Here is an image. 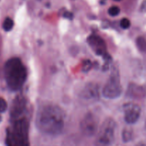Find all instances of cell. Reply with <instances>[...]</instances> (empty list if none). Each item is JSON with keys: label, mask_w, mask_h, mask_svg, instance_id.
Instances as JSON below:
<instances>
[{"label": "cell", "mask_w": 146, "mask_h": 146, "mask_svg": "<svg viewBox=\"0 0 146 146\" xmlns=\"http://www.w3.org/2000/svg\"><path fill=\"white\" fill-rule=\"evenodd\" d=\"M122 86L118 68L115 66L112 67L111 75L102 91V95L108 99H115L121 96Z\"/></svg>", "instance_id": "277c9868"}, {"label": "cell", "mask_w": 146, "mask_h": 146, "mask_svg": "<svg viewBox=\"0 0 146 146\" xmlns=\"http://www.w3.org/2000/svg\"><path fill=\"white\" fill-rule=\"evenodd\" d=\"M14 25V21L9 17H7L3 22L2 27L3 29L5 31H10L13 29Z\"/></svg>", "instance_id": "4fadbf2b"}, {"label": "cell", "mask_w": 146, "mask_h": 146, "mask_svg": "<svg viewBox=\"0 0 146 146\" xmlns=\"http://www.w3.org/2000/svg\"><path fill=\"white\" fill-rule=\"evenodd\" d=\"M99 121L96 113L88 112L84 115L80 124L81 131L85 135L88 137L94 136L98 129Z\"/></svg>", "instance_id": "8992f818"}, {"label": "cell", "mask_w": 146, "mask_h": 146, "mask_svg": "<svg viewBox=\"0 0 146 146\" xmlns=\"http://www.w3.org/2000/svg\"><path fill=\"white\" fill-rule=\"evenodd\" d=\"M91 68V62L89 60H86L84 61V66H83V71L88 72Z\"/></svg>", "instance_id": "ac0fdd59"}, {"label": "cell", "mask_w": 146, "mask_h": 146, "mask_svg": "<svg viewBox=\"0 0 146 146\" xmlns=\"http://www.w3.org/2000/svg\"><path fill=\"white\" fill-rule=\"evenodd\" d=\"M4 78L7 86L10 90H19L25 83L27 77V68L21 60L14 57L6 62L4 65Z\"/></svg>", "instance_id": "7a4b0ae2"}, {"label": "cell", "mask_w": 146, "mask_h": 146, "mask_svg": "<svg viewBox=\"0 0 146 146\" xmlns=\"http://www.w3.org/2000/svg\"><path fill=\"white\" fill-rule=\"evenodd\" d=\"M136 146H146V142H141L138 143Z\"/></svg>", "instance_id": "44dd1931"}, {"label": "cell", "mask_w": 146, "mask_h": 146, "mask_svg": "<svg viewBox=\"0 0 146 146\" xmlns=\"http://www.w3.org/2000/svg\"><path fill=\"white\" fill-rule=\"evenodd\" d=\"M136 45L141 52H146V40L142 36L138 37L136 39Z\"/></svg>", "instance_id": "5bb4252c"}, {"label": "cell", "mask_w": 146, "mask_h": 146, "mask_svg": "<svg viewBox=\"0 0 146 146\" xmlns=\"http://www.w3.org/2000/svg\"><path fill=\"white\" fill-rule=\"evenodd\" d=\"M63 17L66 19H72L74 16H73L72 13L70 12V11H66L64 13V14H63Z\"/></svg>", "instance_id": "d6986e66"}, {"label": "cell", "mask_w": 146, "mask_h": 146, "mask_svg": "<svg viewBox=\"0 0 146 146\" xmlns=\"http://www.w3.org/2000/svg\"><path fill=\"white\" fill-rule=\"evenodd\" d=\"M120 26L123 29H128L130 27H131V21L128 19L123 18L121 20L120 22Z\"/></svg>", "instance_id": "2e32d148"}, {"label": "cell", "mask_w": 146, "mask_h": 146, "mask_svg": "<svg viewBox=\"0 0 146 146\" xmlns=\"http://www.w3.org/2000/svg\"><path fill=\"white\" fill-rule=\"evenodd\" d=\"M81 97L86 101H96L99 98V88L95 84L86 85L81 93Z\"/></svg>", "instance_id": "9c48e42d"}, {"label": "cell", "mask_w": 146, "mask_h": 146, "mask_svg": "<svg viewBox=\"0 0 146 146\" xmlns=\"http://www.w3.org/2000/svg\"><path fill=\"white\" fill-rule=\"evenodd\" d=\"M124 119L128 124H134L139 120L141 113V107L134 103H127L123 105Z\"/></svg>", "instance_id": "ba28073f"}, {"label": "cell", "mask_w": 146, "mask_h": 146, "mask_svg": "<svg viewBox=\"0 0 146 146\" xmlns=\"http://www.w3.org/2000/svg\"><path fill=\"white\" fill-rule=\"evenodd\" d=\"M120 11L121 10H120L119 7H117V6H113L108 9V13L111 17H116L120 14Z\"/></svg>", "instance_id": "9a60e30c"}, {"label": "cell", "mask_w": 146, "mask_h": 146, "mask_svg": "<svg viewBox=\"0 0 146 146\" xmlns=\"http://www.w3.org/2000/svg\"><path fill=\"white\" fill-rule=\"evenodd\" d=\"M35 123L37 129L42 133L57 135L64 128L65 115L59 106L54 104H47L38 110Z\"/></svg>", "instance_id": "6da1fadb"}, {"label": "cell", "mask_w": 146, "mask_h": 146, "mask_svg": "<svg viewBox=\"0 0 146 146\" xmlns=\"http://www.w3.org/2000/svg\"><path fill=\"white\" fill-rule=\"evenodd\" d=\"M141 10L143 11H146V0L143 1L142 6H141Z\"/></svg>", "instance_id": "ffe728a7"}, {"label": "cell", "mask_w": 146, "mask_h": 146, "mask_svg": "<svg viewBox=\"0 0 146 146\" xmlns=\"http://www.w3.org/2000/svg\"><path fill=\"white\" fill-rule=\"evenodd\" d=\"M88 44L97 55L101 56L106 61H111V58L106 52V45L101 37L97 35H91L87 39Z\"/></svg>", "instance_id": "52a82bcc"}, {"label": "cell", "mask_w": 146, "mask_h": 146, "mask_svg": "<svg viewBox=\"0 0 146 146\" xmlns=\"http://www.w3.org/2000/svg\"><path fill=\"white\" fill-rule=\"evenodd\" d=\"M115 1H121V0H115Z\"/></svg>", "instance_id": "603a6c76"}, {"label": "cell", "mask_w": 146, "mask_h": 146, "mask_svg": "<svg viewBox=\"0 0 146 146\" xmlns=\"http://www.w3.org/2000/svg\"><path fill=\"white\" fill-rule=\"evenodd\" d=\"M133 137V132L130 128H125L123 131L122 133V139L123 141L125 143L130 142L132 141Z\"/></svg>", "instance_id": "7c38bea8"}, {"label": "cell", "mask_w": 146, "mask_h": 146, "mask_svg": "<svg viewBox=\"0 0 146 146\" xmlns=\"http://www.w3.org/2000/svg\"><path fill=\"white\" fill-rule=\"evenodd\" d=\"M8 146L28 145V123L27 119H17L7 134Z\"/></svg>", "instance_id": "3957f363"}, {"label": "cell", "mask_w": 146, "mask_h": 146, "mask_svg": "<svg viewBox=\"0 0 146 146\" xmlns=\"http://www.w3.org/2000/svg\"><path fill=\"white\" fill-rule=\"evenodd\" d=\"M26 101L23 97H17L13 103L12 108L11 109V118H16L22 114L23 111L25 109Z\"/></svg>", "instance_id": "30bf717a"}, {"label": "cell", "mask_w": 146, "mask_h": 146, "mask_svg": "<svg viewBox=\"0 0 146 146\" xmlns=\"http://www.w3.org/2000/svg\"><path fill=\"white\" fill-rule=\"evenodd\" d=\"M116 123L113 118H106L101 124L96 139V146H109L115 138Z\"/></svg>", "instance_id": "5b68a950"}, {"label": "cell", "mask_w": 146, "mask_h": 146, "mask_svg": "<svg viewBox=\"0 0 146 146\" xmlns=\"http://www.w3.org/2000/svg\"><path fill=\"white\" fill-rule=\"evenodd\" d=\"M1 121H2V118H1V116L0 115V123L1 122Z\"/></svg>", "instance_id": "7402d4cb"}, {"label": "cell", "mask_w": 146, "mask_h": 146, "mask_svg": "<svg viewBox=\"0 0 146 146\" xmlns=\"http://www.w3.org/2000/svg\"><path fill=\"white\" fill-rule=\"evenodd\" d=\"M7 107H8V105L5 99L0 97V113L5 112L7 109Z\"/></svg>", "instance_id": "e0dca14e"}, {"label": "cell", "mask_w": 146, "mask_h": 146, "mask_svg": "<svg viewBox=\"0 0 146 146\" xmlns=\"http://www.w3.org/2000/svg\"><path fill=\"white\" fill-rule=\"evenodd\" d=\"M126 95L132 98H141L145 96V90L140 86L131 84L128 86Z\"/></svg>", "instance_id": "8fae6325"}]
</instances>
